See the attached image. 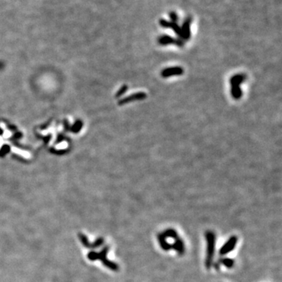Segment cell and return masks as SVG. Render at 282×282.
Masks as SVG:
<instances>
[{
  "instance_id": "6da1fadb",
  "label": "cell",
  "mask_w": 282,
  "mask_h": 282,
  "mask_svg": "<svg viewBox=\"0 0 282 282\" xmlns=\"http://www.w3.org/2000/svg\"><path fill=\"white\" fill-rule=\"evenodd\" d=\"M205 240H206V256L204 259V266L206 269H210L213 266L214 256L216 252V237L214 232L211 230H208L204 233Z\"/></svg>"
},
{
  "instance_id": "7a4b0ae2",
  "label": "cell",
  "mask_w": 282,
  "mask_h": 282,
  "mask_svg": "<svg viewBox=\"0 0 282 282\" xmlns=\"http://www.w3.org/2000/svg\"><path fill=\"white\" fill-rule=\"evenodd\" d=\"M247 78V76L245 74H237L231 77L230 79V85H231V95L234 99L238 100L242 96V91L240 86Z\"/></svg>"
},
{
  "instance_id": "3957f363",
  "label": "cell",
  "mask_w": 282,
  "mask_h": 282,
  "mask_svg": "<svg viewBox=\"0 0 282 282\" xmlns=\"http://www.w3.org/2000/svg\"><path fill=\"white\" fill-rule=\"evenodd\" d=\"M237 242V237L235 236V235L230 237V238L228 239L227 242H226L224 245L222 246L221 248L219 249V256H227V254L230 253L236 247Z\"/></svg>"
},
{
  "instance_id": "277c9868",
  "label": "cell",
  "mask_w": 282,
  "mask_h": 282,
  "mask_svg": "<svg viewBox=\"0 0 282 282\" xmlns=\"http://www.w3.org/2000/svg\"><path fill=\"white\" fill-rule=\"evenodd\" d=\"M184 73V69L181 67H171L161 71V75L163 78H168L173 75H180Z\"/></svg>"
},
{
  "instance_id": "5b68a950",
  "label": "cell",
  "mask_w": 282,
  "mask_h": 282,
  "mask_svg": "<svg viewBox=\"0 0 282 282\" xmlns=\"http://www.w3.org/2000/svg\"><path fill=\"white\" fill-rule=\"evenodd\" d=\"M146 97H147V94L145 92H136V93H134V94H132V95L129 96L127 97L124 98L123 100L119 101V104H128L130 102H132V101H141V100L145 99Z\"/></svg>"
},
{
  "instance_id": "8992f818",
  "label": "cell",
  "mask_w": 282,
  "mask_h": 282,
  "mask_svg": "<svg viewBox=\"0 0 282 282\" xmlns=\"http://www.w3.org/2000/svg\"><path fill=\"white\" fill-rule=\"evenodd\" d=\"M172 249H174L176 252L179 255V256H183L185 253V245L184 241L181 238H176L175 240V242H173V244L172 245Z\"/></svg>"
},
{
  "instance_id": "52a82bcc",
  "label": "cell",
  "mask_w": 282,
  "mask_h": 282,
  "mask_svg": "<svg viewBox=\"0 0 282 282\" xmlns=\"http://www.w3.org/2000/svg\"><path fill=\"white\" fill-rule=\"evenodd\" d=\"M158 240H159V245L163 250L168 252L172 249V245L167 242V238H165L163 233H160L158 234Z\"/></svg>"
},
{
  "instance_id": "ba28073f",
  "label": "cell",
  "mask_w": 282,
  "mask_h": 282,
  "mask_svg": "<svg viewBox=\"0 0 282 282\" xmlns=\"http://www.w3.org/2000/svg\"><path fill=\"white\" fill-rule=\"evenodd\" d=\"M163 235L165 237V238H173L176 240V238H178V233L176 232V230H174L173 228H169V229H166L162 232Z\"/></svg>"
},
{
  "instance_id": "9c48e42d",
  "label": "cell",
  "mask_w": 282,
  "mask_h": 282,
  "mask_svg": "<svg viewBox=\"0 0 282 282\" xmlns=\"http://www.w3.org/2000/svg\"><path fill=\"white\" fill-rule=\"evenodd\" d=\"M234 262H234V259L225 257V258H223V259H221V260H220V262H219V263H220V264H222V265H223V266H226L227 268H229V269H230V268L233 267V266H234Z\"/></svg>"
},
{
  "instance_id": "30bf717a",
  "label": "cell",
  "mask_w": 282,
  "mask_h": 282,
  "mask_svg": "<svg viewBox=\"0 0 282 282\" xmlns=\"http://www.w3.org/2000/svg\"><path fill=\"white\" fill-rule=\"evenodd\" d=\"M127 89H128V86H122L121 87V89H120V90H119L118 92H117V95H116V96H117V97H118V96H121L122 94H124L125 92H126Z\"/></svg>"
}]
</instances>
